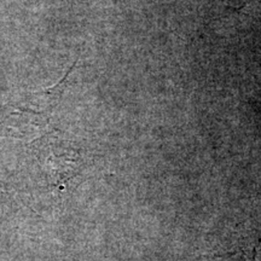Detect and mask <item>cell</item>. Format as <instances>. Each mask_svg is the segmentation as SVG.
<instances>
[{"mask_svg":"<svg viewBox=\"0 0 261 261\" xmlns=\"http://www.w3.org/2000/svg\"><path fill=\"white\" fill-rule=\"evenodd\" d=\"M257 2H260V0H253V2H250L249 4L246 5V8H249V6H252V5H254V4H256Z\"/></svg>","mask_w":261,"mask_h":261,"instance_id":"1","label":"cell"}]
</instances>
